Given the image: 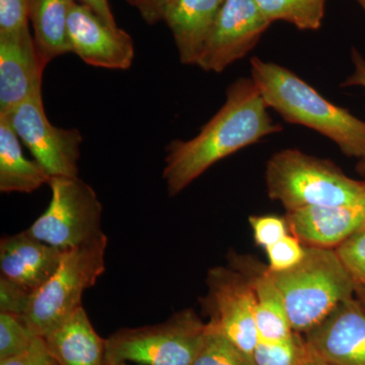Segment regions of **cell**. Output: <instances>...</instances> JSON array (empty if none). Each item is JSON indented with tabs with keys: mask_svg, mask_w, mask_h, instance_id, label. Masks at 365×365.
<instances>
[{
	"mask_svg": "<svg viewBox=\"0 0 365 365\" xmlns=\"http://www.w3.org/2000/svg\"><path fill=\"white\" fill-rule=\"evenodd\" d=\"M252 78H239L227 91L220 111L190 140L167 146L163 179L170 196H177L216 163L282 130Z\"/></svg>",
	"mask_w": 365,
	"mask_h": 365,
	"instance_id": "cell-1",
	"label": "cell"
},
{
	"mask_svg": "<svg viewBox=\"0 0 365 365\" xmlns=\"http://www.w3.org/2000/svg\"><path fill=\"white\" fill-rule=\"evenodd\" d=\"M251 74L269 109L288 123L313 129L332 140L346 157L365 160V122L319 95L294 71L258 57Z\"/></svg>",
	"mask_w": 365,
	"mask_h": 365,
	"instance_id": "cell-2",
	"label": "cell"
},
{
	"mask_svg": "<svg viewBox=\"0 0 365 365\" xmlns=\"http://www.w3.org/2000/svg\"><path fill=\"white\" fill-rule=\"evenodd\" d=\"M267 271L294 332L306 334L336 307L354 297V284L335 249L306 246L304 259L282 272Z\"/></svg>",
	"mask_w": 365,
	"mask_h": 365,
	"instance_id": "cell-3",
	"label": "cell"
},
{
	"mask_svg": "<svg viewBox=\"0 0 365 365\" xmlns=\"http://www.w3.org/2000/svg\"><path fill=\"white\" fill-rule=\"evenodd\" d=\"M268 196L287 211L350 205L365 200V180L352 179L331 160L288 148L266 163Z\"/></svg>",
	"mask_w": 365,
	"mask_h": 365,
	"instance_id": "cell-4",
	"label": "cell"
},
{
	"mask_svg": "<svg viewBox=\"0 0 365 365\" xmlns=\"http://www.w3.org/2000/svg\"><path fill=\"white\" fill-rule=\"evenodd\" d=\"M108 237L63 252L58 268L33 294L26 312V326L36 337H48L83 304V292L105 272Z\"/></svg>",
	"mask_w": 365,
	"mask_h": 365,
	"instance_id": "cell-5",
	"label": "cell"
},
{
	"mask_svg": "<svg viewBox=\"0 0 365 365\" xmlns=\"http://www.w3.org/2000/svg\"><path fill=\"white\" fill-rule=\"evenodd\" d=\"M207 329L193 309L155 325L120 329L106 339V365H192Z\"/></svg>",
	"mask_w": 365,
	"mask_h": 365,
	"instance_id": "cell-6",
	"label": "cell"
},
{
	"mask_svg": "<svg viewBox=\"0 0 365 365\" xmlns=\"http://www.w3.org/2000/svg\"><path fill=\"white\" fill-rule=\"evenodd\" d=\"M51 200L26 232L66 252L86 246L105 235L103 205L93 187L78 177H53Z\"/></svg>",
	"mask_w": 365,
	"mask_h": 365,
	"instance_id": "cell-7",
	"label": "cell"
},
{
	"mask_svg": "<svg viewBox=\"0 0 365 365\" xmlns=\"http://www.w3.org/2000/svg\"><path fill=\"white\" fill-rule=\"evenodd\" d=\"M0 115L7 118L21 143L50 177H78L83 135L78 129L51 124L46 115L42 91Z\"/></svg>",
	"mask_w": 365,
	"mask_h": 365,
	"instance_id": "cell-8",
	"label": "cell"
},
{
	"mask_svg": "<svg viewBox=\"0 0 365 365\" xmlns=\"http://www.w3.org/2000/svg\"><path fill=\"white\" fill-rule=\"evenodd\" d=\"M208 292L201 300L210 323L253 357L259 342L256 295L246 274L232 267H215L207 274Z\"/></svg>",
	"mask_w": 365,
	"mask_h": 365,
	"instance_id": "cell-9",
	"label": "cell"
},
{
	"mask_svg": "<svg viewBox=\"0 0 365 365\" xmlns=\"http://www.w3.org/2000/svg\"><path fill=\"white\" fill-rule=\"evenodd\" d=\"M270 25L255 0H225L197 66L220 73L251 52Z\"/></svg>",
	"mask_w": 365,
	"mask_h": 365,
	"instance_id": "cell-10",
	"label": "cell"
},
{
	"mask_svg": "<svg viewBox=\"0 0 365 365\" xmlns=\"http://www.w3.org/2000/svg\"><path fill=\"white\" fill-rule=\"evenodd\" d=\"M72 53L88 66L113 71L130 68L135 57L131 36L108 25L85 4L74 2L67 25Z\"/></svg>",
	"mask_w": 365,
	"mask_h": 365,
	"instance_id": "cell-11",
	"label": "cell"
},
{
	"mask_svg": "<svg viewBox=\"0 0 365 365\" xmlns=\"http://www.w3.org/2000/svg\"><path fill=\"white\" fill-rule=\"evenodd\" d=\"M319 357L336 365H365V307L356 297L345 300L304 334Z\"/></svg>",
	"mask_w": 365,
	"mask_h": 365,
	"instance_id": "cell-12",
	"label": "cell"
},
{
	"mask_svg": "<svg viewBox=\"0 0 365 365\" xmlns=\"http://www.w3.org/2000/svg\"><path fill=\"white\" fill-rule=\"evenodd\" d=\"M45 68L30 29L0 35V113L42 91Z\"/></svg>",
	"mask_w": 365,
	"mask_h": 365,
	"instance_id": "cell-13",
	"label": "cell"
},
{
	"mask_svg": "<svg viewBox=\"0 0 365 365\" xmlns=\"http://www.w3.org/2000/svg\"><path fill=\"white\" fill-rule=\"evenodd\" d=\"M285 220L292 235L304 246L336 249L365 227V200L287 211Z\"/></svg>",
	"mask_w": 365,
	"mask_h": 365,
	"instance_id": "cell-14",
	"label": "cell"
},
{
	"mask_svg": "<svg viewBox=\"0 0 365 365\" xmlns=\"http://www.w3.org/2000/svg\"><path fill=\"white\" fill-rule=\"evenodd\" d=\"M62 255L26 230L7 235L0 241L1 277L34 294L58 268Z\"/></svg>",
	"mask_w": 365,
	"mask_h": 365,
	"instance_id": "cell-15",
	"label": "cell"
},
{
	"mask_svg": "<svg viewBox=\"0 0 365 365\" xmlns=\"http://www.w3.org/2000/svg\"><path fill=\"white\" fill-rule=\"evenodd\" d=\"M225 0H175L163 20L184 66H197Z\"/></svg>",
	"mask_w": 365,
	"mask_h": 365,
	"instance_id": "cell-16",
	"label": "cell"
},
{
	"mask_svg": "<svg viewBox=\"0 0 365 365\" xmlns=\"http://www.w3.org/2000/svg\"><path fill=\"white\" fill-rule=\"evenodd\" d=\"M230 267L246 274L256 295V324L259 340L277 342L294 332L288 319L282 295L269 276L267 267L258 262L232 254Z\"/></svg>",
	"mask_w": 365,
	"mask_h": 365,
	"instance_id": "cell-17",
	"label": "cell"
},
{
	"mask_svg": "<svg viewBox=\"0 0 365 365\" xmlns=\"http://www.w3.org/2000/svg\"><path fill=\"white\" fill-rule=\"evenodd\" d=\"M45 341L56 365H106V339L98 336L83 307Z\"/></svg>",
	"mask_w": 365,
	"mask_h": 365,
	"instance_id": "cell-18",
	"label": "cell"
},
{
	"mask_svg": "<svg viewBox=\"0 0 365 365\" xmlns=\"http://www.w3.org/2000/svg\"><path fill=\"white\" fill-rule=\"evenodd\" d=\"M50 180L39 163L25 157L20 138L7 118L0 115V191L30 194Z\"/></svg>",
	"mask_w": 365,
	"mask_h": 365,
	"instance_id": "cell-19",
	"label": "cell"
},
{
	"mask_svg": "<svg viewBox=\"0 0 365 365\" xmlns=\"http://www.w3.org/2000/svg\"><path fill=\"white\" fill-rule=\"evenodd\" d=\"M74 0H28L34 41L46 66L71 52L67 25Z\"/></svg>",
	"mask_w": 365,
	"mask_h": 365,
	"instance_id": "cell-20",
	"label": "cell"
},
{
	"mask_svg": "<svg viewBox=\"0 0 365 365\" xmlns=\"http://www.w3.org/2000/svg\"><path fill=\"white\" fill-rule=\"evenodd\" d=\"M261 13L271 24L284 21L299 30L321 28L326 0H255Z\"/></svg>",
	"mask_w": 365,
	"mask_h": 365,
	"instance_id": "cell-21",
	"label": "cell"
},
{
	"mask_svg": "<svg viewBox=\"0 0 365 365\" xmlns=\"http://www.w3.org/2000/svg\"><path fill=\"white\" fill-rule=\"evenodd\" d=\"M205 339L192 365H256L253 357L240 349L208 322Z\"/></svg>",
	"mask_w": 365,
	"mask_h": 365,
	"instance_id": "cell-22",
	"label": "cell"
},
{
	"mask_svg": "<svg viewBox=\"0 0 365 365\" xmlns=\"http://www.w3.org/2000/svg\"><path fill=\"white\" fill-rule=\"evenodd\" d=\"M311 348L302 334L292 336L277 342L259 340L253 359L256 365H302L309 356Z\"/></svg>",
	"mask_w": 365,
	"mask_h": 365,
	"instance_id": "cell-23",
	"label": "cell"
},
{
	"mask_svg": "<svg viewBox=\"0 0 365 365\" xmlns=\"http://www.w3.org/2000/svg\"><path fill=\"white\" fill-rule=\"evenodd\" d=\"M36 338L23 317L0 313V360L26 351Z\"/></svg>",
	"mask_w": 365,
	"mask_h": 365,
	"instance_id": "cell-24",
	"label": "cell"
},
{
	"mask_svg": "<svg viewBox=\"0 0 365 365\" xmlns=\"http://www.w3.org/2000/svg\"><path fill=\"white\" fill-rule=\"evenodd\" d=\"M335 250L351 277L354 294H365V227Z\"/></svg>",
	"mask_w": 365,
	"mask_h": 365,
	"instance_id": "cell-25",
	"label": "cell"
},
{
	"mask_svg": "<svg viewBox=\"0 0 365 365\" xmlns=\"http://www.w3.org/2000/svg\"><path fill=\"white\" fill-rule=\"evenodd\" d=\"M265 250L268 256V269L273 272H282L294 268L306 255V246L294 235H285Z\"/></svg>",
	"mask_w": 365,
	"mask_h": 365,
	"instance_id": "cell-26",
	"label": "cell"
},
{
	"mask_svg": "<svg viewBox=\"0 0 365 365\" xmlns=\"http://www.w3.org/2000/svg\"><path fill=\"white\" fill-rule=\"evenodd\" d=\"M255 242L264 249L272 246L288 235L285 217L276 215H254L249 217Z\"/></svg>",
	"mask_w": 365,
	"mask_h": 365,
	"instance_id": "cell-27",
	"label": "cell"
},
{
	"mask_svg": "<svg viewBox=\"0 0 365 365\" xmlns=\"http://www.w3.org/2000/svg\"><path fill=\"white\" fill-rule=\"evenodd\" d=\"M32 297V292L0 277V313L25 317Z\"/></svg>",
	"mask_w": 365,
	"mask_h": 365,
	"instance_id": "cell-28",
	"label": "cell"
},
{
	"mask_svg": "<svg viewBox=\"0 0 365 365\" xmlns=\"http://www.w3.org/2000/svg\"><path fill=\"white\" fill-rule=\"evenodd\" d=\"M28 0H0V35L29 28Z\"/></svg>",
	"mask_w": 365,
	"mask_h": 365,
	"instance_id": "cell-29",
	"label": "cell"
},
{
	"mask_svg": "<svg viewBox=\"0 0 365 365\" xmlns=\"http://www.w3.org/2000/svg\"><path fill=\"white\" fill-rule=\"evenodd\" d=\"M53 360L44 338L37 337L26 351L0 360V365H52Z\"/></svg>",
	"mask_w": 365,
	"mask_h": 365,
	"instance_id": "cell-30",
	"label": "cell"
},
{
	"mask_svg": "<svg viewBox=\"0 0 365 365\" xmlns=\"http://www.w3.org/2000/svg\"><path fill=\"white\" fill-rule=\"evenodd\" d=\"M138 9L141 16L150 25L163 20V14L175 0H127Z\"/></svg>",
	"mask_w": 365,
	"mask_h": 365,
	"instance_id": "cell-31",
	"label": "cell"
},
{
	"mask_svg": "<svg viewBox=\"0 0 365 365\" xmlns=\"http://www.w3.org/2000/svg\"><path fill=\"white\" fill-rule=\"evenodd\" d=\"M351 59L353 62V72L351 76H349L342 86H361L365 88V59L364 57L360 54L359 50L353 48L351 51ZM357 173L360 176L365 177V160H359L356 165Z\"/></svg>",
	"mask_w": 365,
	"mask_h": 365,
	"instance_id": "cell-32",
	"label": "cell"
},
{
	"mask_svg": "<svg viewBox=\"0 0 365 365\" xmlns=\"http://www.w3.org/2000/svg\"><path fill=\"white\" fill-rule=\"evenodd\" d=\"M81 1L85 6L90 7L91 11L97 14L108 25L118 28L116 21H115L114 16H113L109 0H81Z\"/></svg>",
	"mask_w": 365,
	"mask_h": 365,
	"instance_id": "cell-33",
	"label": "cell"
},
{
	"mask_svg": "<svg viewBox=\"0 0 365 365\" xmlns=\"http://www.w3.org/2000/svg\"><path fill=\"white\" fill-rule=\"evenodd\" d=\"M311 348V347H309ZM302 365H336L334 364H331V362L327 361V360L322 359L319 355H317L316 353L311 349V352H309V356L307 357V359L304 360V364Z\"/></svg>",
	"mask_w": 365,
	"mask_h": 365,
	"instance_id": "cell-34",
	"label": "cell"
},
{
	"mask_svg": "<svg viewBox=\"0 0 365 365\" xmlns=\"http://www.w3.org/2000/svg\"><path fill=\"white\" fill-rule=\"evenodd\" d=\"M355 297L361 302L362 306L365 307V294H355Z\"/></svg>",
	"mask_w": 365,
	"mask_h": 365,
	"instance_id": "cell-35",
	"label": "cell"
},
{
	"mask_svg": "<svg viewBox=\"0 0 365 365\" xmlns=\"http://www.w3.org/2000/svg\"><path fill=\"white\" fill-rule=\"evenodd\" d=\"M359 2L360 6H361L362 9H364L365 13V0H357Z\"/></svg>",
	"mask_w": 365,
	"mask_h": 365,
	"instance_id": "cell-36",
	"label": "cell"
},
{
	"mask_svg": "<svg viewBox=\"0 0 365 365\" xmlns=\"http://www.w3.org/2000/svg\"><path fill=\"white\" fill-rule=\"evenodd\" d=\"M115 365H129V364H127V362H123V364H115Z\"/></svg>",
	"mask_w": 365,
	"mask_h": 365,
	"instance_id": "cell-37",
	"label": "cell"
},
{
	"mask_svg": "<svg viewBox=\"0 0 365 365\" xmlns=\"http://www.w3.org/2000/svg\"><path fill=\"white\" fill-rule=\"evenodd\" d=\"M52 365H56V364H55V361H54V362H53V364H52Z\"/></svg>",
	"mask_w": 365,
	"mask_h": 365,
	"instance_id": "cell-38",
	"label": "cell"
}]
</instances>
